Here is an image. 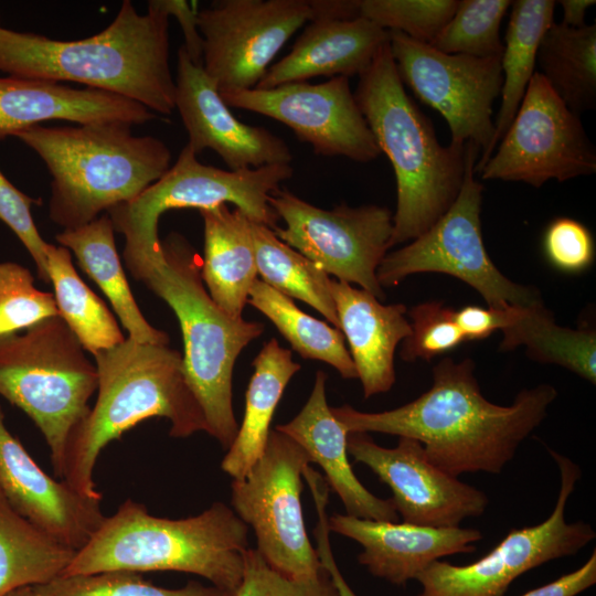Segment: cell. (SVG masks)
<instances>
[{"label":"cell","instance_id":"6da1fadb","mask_svg":"<svg viewBox=\"0 0 596 596\" xmlns=\"http://www.w3.org/2000/svg\"><path fill=\"white\" fill-rule=\"evenodd\" d=\"M473 370L468 358H445L433 369L432 386L409 403L379 413L347 404L331 412L348 434L374 432L418 440L429 461L453 477L500 473L545 418L557 391L540 384L502 406L482 395Z\"/></svg>","mask_w":596,"mask_h":596},{"label":"cell","instance_id":"7a4b0ae2","mask_svg":"<svg viewBox=\"0 0 596 596\" xmlns=\"http://www.w3.org/2000/svg\"><path fill=\"white\" fill-rule=\"evenodd\" d=\"M0 72L9 76L74 82L114 93L171 115L175 81L169 64V17L150 1L140 14L123 1L96 35L62 41L0 28Z\"/></svg>","mask_w":596,"mask_h":596},{"label":"cell","instance_id":"3957f363","mask_svg":"<svg viewBox=\"0 0 596 596\" xmlns=\"http://www.w3.org/2000/svg\"><path fill=\"white\" fill-rule=\"evenodd\" d=\"M94 358L96 402L67 440L61 479L86 497L102 499L94 470L109 443L151 417L167 418L175 438L206 433V423L178 350L127 338Z\"/></svg>","mask_w":596,"mask_h":596},{"label":"cell","instance_id":"277c9868","mask_svg":"<svg viewBox=\"0 0 596 596\" xmlns=\"http://www.w3.org/2000/svg\"><path fill=\"white\" fill-rule=\"evenodd\" d=\"M359 77L355 100L395 174L394 246L425 233L454 203L465 175L466 146L438 141L430 120L405 91L390 41Z\"/></svg>","mask_w":596,"mask_h":596},{"label":"cell","instance_id":"5b68a950","mask_svg":"<svg viewBox=\"0 0 596 596\" xmlns=\"http://www.w3.org/2000/svg\"><path fill=\"white\" fill-rule=\"evenodd\" d=\"M247 533L248 526L223 502L194 517L168 519L127 499L76 551L62 576L174 571L231 592L242 579Z\"/></svg>","mask_w":596,"mask_h":596},{"label":"cell","instance_id":"8992f818","mask_svg":"<svg viewBox=\"0 0 596 596\" xmlns=\"http://www.w3.org/2000/svg\"><path fill=\"white\" fill-rule=\"evenodd\" d=\"M14 137L33 149L52 175L49 216L64 230L77 228L129 202L170 168L168 146L135 136L120 120L78 126L40 125Z\"/></svg>","mask_w":596,"mask_h":596},{"label":"cell","instance_id":"52a82bcc","mask_svg":"<svg viewBox=\"0 0 596 596\" xmlns=\"http://www.w3.org/2000/svg\"><path fill=\"white\" fill-rule=\"evenodd\" d=\"M161 246V258L138 280L175 313L187 381L203 411L206 433L227 449L238 429L232 402L234 365L264 324L232 318L219 308L204 287L196 252L182 235L171 233Z\"/></svg>","mask_w":596,"mask_h":596},{"label":"cell","instance_id":"ba28073f","mask_svg":"<svg viewBox=\"0 0 596 596\" xmlns=\"http://www.w3.org/2000/svg\"><path fill=\"white\" fill-rule=\"evenodd\" d=\"M97 386L95 363L60 316L0 336V395L40 429L58 478L67 440Z\"/></svg>","mask_w":596,"mask_h":596},{"label":"cell","instance_id":"9c48e42d","mask_svg":"<svg viewBox=\"0 0 596 596\" xmlns=\"http://www.w3.org/2000/svg\"><path fill=\"white\" fill-rule=\"evenodd\" d=\"M290 164H272L241 171L204 164L185 145L175 163L134 200L110 209L114 230L125 237L124 259L138 280L162 256L158 234L160 216L169 210H205L232 203L251 221L275 228L278 216L269 195L291 178Z\"/></svg>","mask_w":596,"mask_h":596},{"label":"cell","instance_id":"30bf717a","mask_svg":"<svg viewBox=\"0 0 596 596\" xmlns=\"http://www.w3.org/2000/svg\"><path fill=\"white\" fill-rule=\"evenodd\" d=\"M479 153L472 143L466 145L465 175L454 203L425 233L386 254L376 270L382 288L413 274L441 273L472 287L494 309L542 302L535 289L505 277L487 253L480 220L483 185L473 170Z\"/></svg>","mask_w":596,"mask_h":596},{"label":"cell","instance_id":"8fae6325","mask_svg":"<svg viewBox=\"0 0 596 596\" xmlns=\"http://www.w3.org/2000/svg\"><path fill=\"white\" fill-rule=\"evenodd\" d=\"M307 453L273 429L264 454L242 479L232 481V507L256 535L257 552L276 571L297 579L316 577L322 566L310 542L300 496Z\"/></svg>","mask_w":596,"mask_h":596},{"label":"cell","instance_id":"7c38bea8","mask_svg":"<svg viewBox=\"0 0 596 596\" xmlns=\"http://www.w3.org/2000/svg\"><path fill=\"white\" fill-rule=\"evenodd\" d=\"M390 49L404 86L438 111L450 142L472 143L480 153L479 173L492 155L493 103L501 93V57L446 54L397 31H389Z\"/></svg>","mask_w":596,"mask_h":596},{"label":"cell","instance_id":"4fadbf2b","mask_svg":"<svg viewBox=\"0 0 596 596\" xmlns=\"http://www.w3.org/2000/svg\"><path fill=\"white\" fill-rule=\"evenodd\" d=\"M268 204L285 222L277 237L340 281L355 284L384 298L376 270L391 248L393 214L375 204L324 210L286 189L275 190Z\"/></svg>","mask_w":596,"mask_h":596},{"label":"cell","instance_id":"5bb4252c","mask_svg":"<svg viewBox=\"0 0 596 596\" xmlns=\"http://www.w3.org/2000/svg\"><path fill=\"white\" fill-rule=\"evenodd\" d=\"M560 470L561 486L555 507L543 522L512 529L488 554L467 565L435 561L416 581L422 589L414 596H503L512 582L542 564L575 555L596 533L590 524L568 523L565 508L577 480L579 467L549 448Z\"/></svg>","mask_w":596,"mask_h":596},{"label":"cell","instance_id":"9a60e30c","mask_svg":"<svg viewBox=\"0 0 596 596\" xmlns=\"http://www.w3.org/2000/svg\"><path fill=\"white\" fill-rule=\"evenodd\" d=\"M479 174L540 188L596 172V150L579 116L535 72L517 114Z\"/></svg>","mask_w":596,"mask_h":596},{"label":"cell","instance_id":"2e32d148","mask_svg":"<svg viewBox=\"0 0 596 596\" xmlns=\"http://www.w3.org/2000/svg\"><path fill=\"white\" fill-rule=\"evenodd\" d=\"M312 19L308 0H223L198 12L202 66L220 95L256 88L289 38Z\"/></svg>","mask_w":596,"mask_h":596},{"label":"cell","instance_id":"e0dca14e","mask_svg":"<svg viewBox=\"0 0 596 596\" xmlns=\"http://www.w3.org/2000/svg\"><path fill=\"white\" fill-rule=\"evenodd\" d=\"M228 107L270 117L289 127L296 137L324 157L370 162L381 151L362 115L349 78L284 84L269 89H246L221 95Z\"/></svg>","mask_w":596,"mask_h":596},{"label":"cell","instance_id":"ac0fdd59","mask_svg":"<svg viewBox=\"0 0 596 596\" xmlns=\"http://www.w3.org/2000/svg\"><path fill=\"white\" fill-rule=\"evenodd\" d=\"M348 454L369 467L392 491L403 522L444 528L459 526L466 519L485 513L486 492L460 481L429 461L423 445L398 437L393 448L373 441L366 433H351Z\"/></svg>","mask_w":596,"mask_h":596},{"label":"cell","instance_id":"d6986e66","mask_svg":"<svg viewBox=\"0 0 596 596\" xmlns=\"http://www.w3.org/2000/svg\"><path fill=\"white\" fill-rule=\"evenodd\" d=\"M174 103L189 135L187 145L196 156L212 149L231 171L290 164L288 145L264 127L240 121L183 46L178 51Z\"/></svg>","mask_w":596,"mask_h":596},{"label":"cell","instance_id":"ffe728a7","mask_svg":"<svg viewBox=\"0 0 596 596\" xmlns=\"http://www.w3.org/2000/svg\"><path fill=\"white\" fill-rule=\"evenodd\" d=\"M0 490L11 507L66 546L82 549L104 519L102 499L47 475L9 432L0 406Z\"/></svg>","mask_w":596,"mask_h":596},{"label":"cell","instance_id":"44dd1931","mask_svg":"<svg viewBox=\"0 0 596 596\" xmlns=\"http://www.w3.org/2000/svg\"><path fill=\"white\" fill-rule=\"evenodd\" d=\"M330 532L362 545L358 561L370 574L404 585L433 562L449 555L472 553L482 533L472 528L426 526L407 522L376 521L349 514L328 518Z\"/></svg>","mask_w":596,"mask_h":596},{"label":"cell","instance_id":"7402d4cb","mask_svg":"<svg viewBox=\"0 0 596 596\" xmlns=\"http://www.w3.org/2000/svg\"><path fill=\"white\" fill-rule=\"evenodd\" d=\"M156 117L141 104L114 93L52 81L0 77V139L49 120L139 125Z\"/></svg>","mask_w":596,"mask_h":596},{"label":"cell","instance_id":"603a6c76","mask_svg":"<svg viewBox=\"0 0 596 596\" xmlns=\"http://www.w3.org/2000/svg\"><path fill=\"white\" fill-rule=\"evenodd\" d=\"M390 41L387 30L371 20H312L291 51L269 66L256 88L327 76H361Z\"/></svg>","mask_w":596,"mask_h":596},{"label":"cell","instance_id":"cb8c5ba5","mask_svg":"<svg viewBox=\"0 0 596 596\" xmlns=\"http://www.w3.org/2000/svg\"><path fill=\"white\" fill-rule=\"evenodd\" d=\"M327 374L318 371L308 401L288 423L275 429L295 440L324 471L326 481L352 517L396 521L398 514L390 499L370 492L356 478L349 461L348 432L337 421L326 396Z\"/></svg>","mask_w":596,"mask_h":596},{"label":"cell","instance_id":"d4e9b609","mask_svg":"<svg viewBox=\"0 0 596 596\" xmlns=\"http://www.w3.org/2000/svg\"><path fill=\"white\" fill-rule=\"evenodd\" d=\"M331 294L364 397L390 391L395 383L396 347L411 333L406 307L383 305L371 292L334 279Z\"/></svg>","mask_w":596,"mask_h":596},{"label":"cell","instance_id":"484cf974","mask_svg":"<svg viewBox=\"0 0 596 596\" xmlns=\"http://www.w3.org/2000/svg\"><path fill=\"white\" fill-rule=\"evenodd\" d=\"M199 212L204 224L203 284L220 309L241 318L258 278L251 220L226 204Z\"/></svg>","mask_w":596,"mask_h":596},{"label":"cell","instance_id":"4316f807","mask_svg":"<svg viewBox=\"0 0 596 596\" xmlns=\"http://www.w3.org/2000/svg\"><path fill=\"white\" fill-rule=\"evenodd\" d=\"M107 213L77 228L63 230L56 242L73 252L81 268L98 285L128 332L139 343L168 345V334L152 327L136 302L116 249Z\"/></svg>","mask_w":596,"mask_h":596},{"label":"cell","instance_id":"83f0119b","mask_svg":"<svg viewBox=\"0 0 596 596\" xmlns=\"http://www.w3.org/2000/svg\"><path fill=\"white\" fill-rule=\"evenodd\" d=\"M254 372L245 394V411L221 468L233 479L244 478L264 454L275 409L300 364L275 338L264 344L253 361Z\"/></svg>","mask_w":596,"mask_h":596},{"label":"cell","instance_id":"f1b7e54d","mask_svg":"<svg viewBox=\"0 0 596 596\" xmlns=\"http://www.w3.org/2000/svg\"><path fill=\"white\" fill-rule=\"evenodd\" d=\"M75 554L18 513L0 490V596L62 576Z\"/></svg>","mask_w":596,"mask_h":596},{"label":"cell","instance_id":"f546056e","mask_svg":"<svg viewBox=\"0 0 596 596\" xmlns=\"http://www.w3.org/2000/svg\"><path fill=\"white\" fill-rule=\"evenodd\" d=\"M502 332L501 351L524 345L528 355L543 363L561 365L596 383V333L592 329L558 326L543 302L511 307Z\"/></svg>","mask_w":596,"mask_h":596},{"label":"cell","instance_id":"4dcf8cb0","mask_svg":"<svg viewBox=\"0 0 596 596\" xmlns=\"http://www.w3.org/2000/svg\"><path fill=\"white\" fill-rule=\"evenodd\" d=\"M536 67L576 115L596 107V24L570 28L554 22L539 44Z\"/></svg>","mask_w":596,"mask_h":596},{"label":"cell","instance_id":"1f68e13d","mask_svg":"<svg viewBox=\"0 0 596 596\" xmlns=\"http://www.w3.org/2000/svg\"><path fill=\"white\" fill-rule=\"evenodd\" d=\"M554 0H517L501 55V104L494 120L492 153L512 123L530 79L535 73L541 39L554 23Z\"/></svg>","mask_w":596,"mask_h":596},{"label":"cell","instance_id":"d6a6232c","mask_svg":"<svg viewBox=\"0 0 596 596\" xmlns=\"http://www.w3.org/2000/svg\"><path fill=\"white\" fill-rule=\"evenodd\" d=\"M46 262L58 316L84 350L95 355L123 343L126 338L116 318L78 276L71 252L61 245L49 244Z\"/></svg>","mask_w":596,"mask_h":596},{"label":"cell","instance_id":"836d02e7","mask_svg":"<svg viewBox=\"0 0 596 596\" xmlns=\"http://www.w3.org/2000/svg\"><path fill=\"white\" fill-rule=\"evenodd\" d=\"M247 304L268 318L301 358L324 362L344 379H358L345 339L339 329L304 312L291 298L259 278L249 291Z\"/></svg>","mask_w":596,"mask_h":596},{"label":"cell","instance_id":"e575fe53","mask_svg":"<svg viewBox=\"0 0 596 596\" xmlns=\"http://www.w3.org/2000/svg\"><path fill=\"white\" fill-rule=\"evenodd\" d=\"M251 228L260 280L291 299L306 302L339 329L329 275L280 241L267 225L251 221Z\"/></svg>","mask_w":596,"mask_h":596},{"label":"cell","instance_id":"d590c367","mask_svg":"<svg viewBox=\"0 0 596 596\" xmlns=\"http://www.w3.org/2000/svg\"><path fill=\"white\" fill-rule=\"evenodd\" d=\"M511 4V0H460L429 45L446 54L501 57L500 26Z\"/></svg>","mask_w":596,"mask_h":596},{"label":"cell","instance_id":"8d00e7d4","mask_svg":"<svg viewBox=\"0 0 596 596\" xmlns=\"http://www.w3.org/2000/svg\"><path fill=\"white\" fill-rule=\"evenodd\" d=\"M33 587L38 596H226L227 593L194 581L181 588H164L146 581L140 573L128 571L60 576Z\"/></svg>","mask_w":596,"mask_h":596},{"label":"cell","instance_id":"74e56055","mask_svg":"<svg viewBox=\"0 0 596 596\" xmlns=\"http://www.w3.org/2000/svg\"><path fill=\"white\" fill-rule=\"evenodd\" d=\"M458 0H361V17L387 31L429 44L454 15Z\"/></svg>","mask_w":596,"mask_h":596},{"label":"cell","instance_id":"f35d334b","mask_svg":"<svg viewBox=\"0 0 596 596\" xmlns=\"http://www.w3.org/2000/svg\"><path fill=\"white\" fill-rule=\"evenodd\" d=\"M58 316L54 295L34 285L31 272L17 263H0V336L25 330Z\"/></svg>","mask_w":596,"mask_h":596},{"label":"cell","instance_id":"ab89813d","mask_svg":"<svg viewBox=\"0 0 596 596\" xmlns=\"http://www.w3.org/2000/svg\"><path fill=\"white\" fill-rule=\"evenodd\" d=\"M408 316L411 333L402 341L401 350L404 361H429L466 341L456 323L455 310L439 301L416 305Z\"/></svg>","mask_w":596,"mask_h":596},{"label":"cell","instance_id":"60d3db41","mask_svg":"<svg viewBox=\"0 0 596 596\" xmlns=\"http://www.w3.org/2000/svg\"><path fill=\"white\" fill-rule=\"evenodd\" d=\"M226 596H338V592L323 567L316 577L292 578L273 568L256 549L248 547L242 579Z\"/></svg>","mask_w":596,"mask_h":596},{"label":"cell","instance_id":"b9f144b4","mask_svg":"<svg viewBox=\"0 0 596 596\" xmlns=\"http://www.w3.org/2000/svg\"><path fill=\"white\" fill-rule=\"evenodd\" d=\"M542 248L550 265L567 274L588 269L595 258V243L589 230L575 219L561 216L546 226Z\"/></svg>","mask_w":596,"mask_h":596},{"label":"cell","instance_id":"7bdbcfd3","mask_svg":"<svg viewBox=\"0 0 596 596\" xmlns=\"http://www.w3.org/2000/svg\"><path fill=\"white\" fill-rule=\"evenodd\" d=\"M41 204L17 189L0 170V220L10 227L32 257L39 278L50 283L47 276L46 243L39 233L32 216V205Z\"/></svg>","mask_w":596,"mask_h":596},{"label":"cell","instance_id":"ee69618b","mask_svg":"<svg viewBox=\"0 0 596 596\" xmlns=\"http://www.w3.org/2000/svg\"><path fill=\"white\" fill-rule=\"evenodd\" d=\"M307 483L309 485L318 515V523L315 528L313 534L317 540L316 550L321 566L328 572L338 592V596H358L341 574L330 546V530L328 526V515L326 512L329 499V486L321 477L318 476L309 477L307 479Z\"/></svg>","mask_w":596,"mask_h":596},{"label":"cell","instance_id":"f6af8a7d","mask_svg":"<svg viewBox=\"0 0 596 596\" xmlns=\"http://www.w3.org/2000/svg\"><path fill=\"white\" fill-rule=\"evenodd\" d=\"M508 309L465 306L455 311V320L466 341L482 340L505 326Z\"/></svg>","mask_w":596,"mask_h":596},{"label":"cell","instance_id":"bcb514c9","mask_svg":"<svg viewBox=\"0 0 596 596\" xmlns=\"http://www.w3.org/2000/svg\"><path fill=\"white\" fill-rule=\"evenodd\" d=\"M150 2L168 17L173 15L178 20L184 38L182 46L194 64L202 65L203 39L198 25V12L184 0H151Z\"/></svg>","mask_w":596,"mask_h":596},{"label":"cell","instance_id":"7dc6e473","mask_svg":"<svg viewBox=\"0 0 596 596\" xmlns=\"http://www.w3.org/2000/svg\"><path fill=\"white\" fill-rule=\"evenodd\" d=\"M596 583V551L577 570L521 596H577Z\"/></svg>","mask_w":596,"mask_h":596},{"label":"cell","instance_id":"c3c4849f","mask_svg":"<svg viewBox=\"0 0 596 596\" xmlns=\"http://www.w3.org/2000/svg\"><path fill=\"white\" fill-rule=\"evenodd\" d=\"M312 20H352L361 17V0H308Z\"/></svg>","mask_w":596,"mask_h":596},{"label":"cell","instance_id":"681fc988","mask_svg":"<svg viewBox=\"0 0 596 596\" xmlns=\"http://www.w3.org/2000/svg\"><path fill=\"white\" fill-rule=\"evenodd\" d=\"M563 11V19L560 23L570 28H582L586 25L585 15L593 7L595 0H561L557 1Z\"/></svg>","mask_w":596,"mask_h":596},{"label":"cell","instance_id":"f907efd6","mask_svg":"<svg viewBox=\"0 0 596 596\" xmlns=\"http://www.w3.org/2000/svg\"><path fill=\"white\" fill-rule=\"evenodd\" d=\"M6 596H38L33 586L15 589Z\"/></svg>","mask_w":596,"mask_h":596}]
</instances>
